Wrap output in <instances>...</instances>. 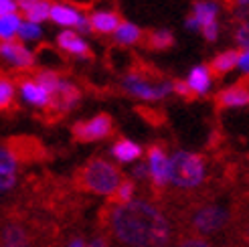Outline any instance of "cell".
Listing matches in <instances>:
<instances>
[{"label": "cell", "instance_id": "6da1fadb", "mask_svg": "<svg viewBox=\"0 0 249 247\" xmlns=\"http://www.w3.org/2000/svg\"><path fill=\"white\" fill-rule=\"evenodd\" d=\"M107 223L111 235L124 247H166L172 237L166 215L142 199L114 205L107 213Z\"/></svg>", "mask_w": 249, "mask_h": 247}, {"label": "cell", "instance_id": "3957f363", "mask_svg": "<svg viewBox=\"0 0 249 247\" xmlns=\"http://www.w3.org/2000/svg\"><path fill=\"white\" fill-rule=\"evenodd\" d=\"M205 180V160L195 152L177 150L170 156V182L178 189H195Z\"/></svg>", "mask_w": 249, "mask_h": 247}, {"label": "cell", "instance_id": "30bf717a", "mask_svg": "<svg viewBox=\"0 0 249 247\" xmlns=\"http://www.w3.org/2000/svg\"><path fill=\"white\" fill-rule=\"evenodd\" d=\"M17 162H18L17 154L10 150L8 144H4L2 150H0V189H2V193H6V191H10L12 187H15V182H17Z\"/></svg>", "mask_w": 249, "mask_h": 247}, {"label": "cell", "instance_id": "8fae6325", "mask_svg": "<svg viewBox=\"0 0 249 247\" xmlns=\"http://www.w3.org/2000/svg\"><path fill=\"white\" fill-rule=\"evenodd\" d=\"M57 47L61 49V51H65L69 55H75V57H87L89 55V47H87V43L71 29H65V31H61L57 35Z\"/></svg>", "mask_w": 249, "mask_h": 247}, {"label": "cell", "instance_id": "7402d4cb", "mask_svg": "<svg viewBox=\"0 0 249 247\" xmlns=\"http://www.w3.org/2000/svg\"><path fill=\"white\" fill-rule=\"evenodd\" d=\"M114 39L120 45H134L142 39V31H140V27H136L134 22H122L118 31L114 33Z\"/></svg>", "mask_w": 249, "mask_h": 247}, {"label": "cell", "instance_id": "f546056e", "mask_svg": "<svg viewBox=\"0 0 249 247\" xmlns=\"http://www.w3.org/2000/svg\"><path fill=\"white\" fill-rule=\"evenodd\" d=\"M132 176L138 178V180L150 178V170H148V164H136V166L132 168Z\"/></svg>", "mask_w": 249, "mask_h": 247}, {"label": "cell", "instance_id": "7c38bea8", "mask_svg": "<svg viewBox=\"0 0 249 247\" xmlns=\"http://www.w3.org/2000/svg\"><path fill=\"white\" fill-rule=\"evenodd\" d=\"M217 104L221 107H243L249 104V88L245 83L231 85L217 95Z\"/></svg>", "mask_w": 249, "mask_h": 247}, {"label": "cell", "instance_id": "d590c367", "mask_svg": "<svg viewBox=\"0 0 249 247\" xmlns=\"http://www.w3.org/2000/svg\"><path fill=\"white\" fill-rule=\"evenodd\" d=\"M87 247H107V243L102 237H95V239H91L89 243H87Z\"/></svg>", "mask_w": 249, "mask_h": 247}, {"label": "cell", "instance_id": "cb8c5ba5", "mask_svg": "<svg viewBox=\"0 0 249 247\" xmlns=\"http://www.w3.org/2000/svg\"><path fill=\"white\" fill-rule=\"evenodd\" d=\"M174 43L172 39V33L170 31H156L148 35V45L152 49H168Z\"/></svg>", "mask_w": 249, "mask_h": 247}, {"label": "cell", "instance_id": "f35d334b", "mask_svg": "<svg viewBox=\"0 0 249 247\" xmlns=\"http://www.w3.org/2000/svg\"><path fill=\"white\" fill-rule=\"evenodd\" d=\"M247 239H249V229H247Z\"/></svg>", "mask_w": 249, "mask_h": 247}, {"label": "cell", "instance_id": "e0dca14e", "mask_svg": "<svg viewBox=\"0 0 249 247\" xmlns=\"http://www.w3.org/2000/svg\"><path fill=\"white\" fill-rule=\"evenodd\" d=\"M111 154H114L118 162H134V160H138L142 156V148L132 140L122 138L111 146Z\"/></svg>", "mask_w": 249, "mask_h": 247}, {"label": "cell", "instance_id": "9c48e42d", "mask_svg": "<svg viewBox=\"0 0 249 247\" xmlns=\"http://www.w3.org/2000/svg\"><path fill=\"white\" fill-rule=\"evenodd\" d=\"M18 91H20V97L27 104L35 106V107H41V109H47V107H53V95L49 93L43 85H39L35 79H24L20 81L18 85Z\"/></svg>", "mask_w": 249, "mask_h": 247}, {"label": "cell", "instance_id": "d6a6232c", "mask_svg": "<svg viewBox=\"0 0 249 247\" xmlns=\"http://www.w3.org/2000/svg\"><path fill=\"white\" fill-rule=\"evenodd\" d=\"M237 67L245 73V75H249V49H243V51L239 53V63Z\"/></svg>", "mask_w": 249, "mask_h": 247}, {"label": "cell", "instance_id": "52a82bcc", "mask_svg": "<svg viewBox=\"0 0 249 247\" xmlns=\"http://www.w3.org/2000/svg\"><path fill=\"white\" fill-rule=\"evenodd\" d=\"M148 170L154 187H164L166 182H170V158L160 146L148 148Z\"/></svg>", "mask_w": 249, "mask_h": 247}, {"label": "cell", "instance_id": "7a4b0ae2", "mask_svg": "<svg viewBox=\"0 0 249 247\" xmlns=\"http://www.w3.org/2000/svg\"><path fill=\"white\" fill-rule=\"evenodd\" d=\"M77 180H79L81 189L89 191L93 194H102V196L116 194V191L120 189V184L124 182L120 170L111 162L104 160V158L89 160V162L79 170Z\"/></svg>", "mask_w": 249, "mask_h": 247}, {"label": "cell", "instance_id": "f1b7e54d", "mask_svg": "<svg viewBox=\"0 0 249 247\" xmlns=\"http://www.w3.org/2000/svg\"><path fill=\"white\" fill-rule=\"evenodd\" d=\"M17 10H18V2H17V0H0V17L17 15Z\"/></svg>", "mask_w": 249, "mask_h": 247}, {"label": "cell", "instance_id": "277c9868", "mask_svg": "<svg viewBox=\"0 0 249 247\" xmlns=\"http://www.w3.org/2000/svg\"><path fill=\"white\" fill-rule=\"evenodd\" d=\"M124 89L128 93H132L134 97L138 100H144V102H156V100H162L166 97L170 91H174V83H168V81H150L148 77L140 75V73H128L126 77L122 81Z\"/></svg>", "mask_w": 249, "mask_h": 247}, {"label": "cell", "instance_id": "ba28073f", "mask_svg": "<svg viewBox=\"0 0 249 247\" xmlns=\"http://www.w3.org/2000/svg\"><path fill=\"white\" fill-rule=\"evenodd\" d=\"M0 55H2L4 61H8V63L12 67H17V69H29V67L35 65L33 51L18 41H4L2 45H0Z\"/></svg>", "mask_w": 249, "mask_h": 247}, {"label": "cell", "instance_id": "74e56055", "mask_svg": "<svg viewBox=\"0 0 249 247\" xmlns=\"http://www.w3.org/2000/svg\"><path fill=\"white\" fill-rule=\"evenodd\" d=\"M239 4H249V0H237Z\"/></svg>", "mask_w": 249, "mask_h": 247}, {"label": "cell", "instance_id": "83f0119b", "mask_svg": "<svg viewBox=\"0 0 249 247\" xmlns=\"http://www.w3.org/2000/svg\"><path fill=\"white\" fill-rule=\"evenodd\" d=\"M235 41H237L239 47L243 49H249V20L243 22L241 27L237 29V33H235Z\"/></svg>", "mask_w": 249, "mask_h": 247}, {"label": "cell", "instance_id": "44dd1931", "mask_svg": "<svg viewBox=\"0 0 249 247\" xmlns=\"http://www.w3.org/2000/svg\"><path fill=\"white\" fill-rule=\"evenodd\" d=\"M22 27V20L18 15H6L0 17V39L4 41H15V36H18Z\"/></svg>", "mask_w": 249, "mask_h": 247}, {"label": "cell", "instance_id": "4dcf8cb0", "mask_svg": "<svg viewBox=\"0 0 249 247\" xmlns=\"http://www.w3.org/2000/svg\"><path fill=\"white\" fill-rule=\"evenodd\" d=\"M203 36L207 41H217V36H219V24L215 22V24H209V27H205L203 31Z\"/></svg>", "mask_w": 249, "mask_h": 247}, {"label": "cell", "instance_id": "ab89813d", "mask_svg": "<svg viewBox=\"0 0 249 247\" xmlns=\"http://www.w3.org/2000/svg\"><path fill=\"white\" fill-rule=\"evenodd\" d=\"M2 247H8V245H2Z\"/></svg>", "mask_w": 249, "mask_h": 247}, {"label": "cell", "instance_id": "836d02e7", "mask_svg": "<svg viewBox=\"0 0 249 247\" xmlns=\"http://www.w3.org/2000/svg\"><path fill=\"white\" fill-rule=\"evenodd\" d=\"M178 247H211L205 239H198V237H191V239H184Z\"/></svg>", "mask_w": 249, "mask_h": 247}, {"label": "cell", "instance_id": "2e32d148", "mask_svg": "<svg viewBox=\"0 0 249 247\" xmlns=\"http://www.w3.org/2000/svg\"><path fill=\"white\" fill-rule=\"evenodd\" d=\"M217 15H219V6L215 2H209V0H198L193 6V18L196 20V24L201 27V31L209 24L217 22Z\"/></svg>", "mask_w": 249, "mask_h": 247}, {"label": "cell", "instance_id": "603a6c76", "mask_svg": "<svg viewBox=\"0 0 249 247\" xmlns=\"http://www.w3.org/2000/svg\"><path fill=\"white\" fill-rule=\"evenodd\" d=\"M51 10H53V4L49 2V0H39V2L33 4L27 12H24V17H27V20H29V22L41 24L43 20L51 18Z\"/></svg>", "mask_w": 249, "mask_h": 247}, {"label": "cell", "instance_id": "9a60e30c", "mask_svg": "<svg viewBox=\"0 0 249 247\" xmlns=\"http://www.w3.org/2000/svg\"><path fill=\"white\" fill-rule=\"evenodd\" d=\"M186 83L193 93L196 95H203L211 89V83H213V73H211L209 67L205 65H196L189 71V77H186Z\"/></svg>", "mask_w": 249, "mask_h": 247}, {"label": "cell", "instance_id": "484cf974", "mask_svg": "<svg viewBox=\"0 0 249 247\" xmlns=\"http://www.w3.org/2000/svg\"><path fill=\"white\" fill-rule=\"evenodd\" d=\"M134 182L132 180H124L120 184V189L116 191L114 194V203L116 205H126V203H132L134 201Z\"/></svg>", "mask_w": 249, "mask_h": 247}, {"label": "cell", "instance_id": "4fadbf2b", "mask_svg": "<svg viewBox=\"0 0 249 247\" xmlns=\"http://www.w3.org/2000/svg\"><path fill=\"white\" fill-rule=\"evenodd\" d=\"M83 18H85V15H81L77 8H73V6H69V4H53L51 20L57 22V24H61V27L75 31Z\"/></svg>", "mask_w": 249, "mask_h": 247}, {"label": "cell", "instance_id": "e575fe53", "mask_svg": "<svg viewBox=\"0 0 249 247\" xmlns=\"http://www.w3.org/2000/svg\"><path fill=\"white\" fill-rule=\"evenodd\" d=\"M17 2H18V8H22V12H27L33 4L39 2V0H17Z\"/></svg>", "mask_w": 249, "mask_h": 247}, {"label": "cell", "instance_id": "ffe728a7", "mask_svg": "<svg viewBox=\"0 0 249 247\" xmlns=\"http://www.w3.org/2000/svg\"><path fill=\"white\" fill-rule=\"evenodd\" d=\"M35 81L39 83V85H43V88L51 93V95H55L61 88H63V83H65V79L59 75L57 71H51V69H43V71H39L35 75Z\"/></svg>", "mask_w": 249, "mask_h": 247}, {"label": "cell", "instance_id": "1f68e13d", "mask_svg": "<svg viewBox=\"0 0 249 247\" xmlns=\"http://www.w3.org/2000/svg\"><path fill=\"white\" fill-rule=\"evenodd\" d=\"M174 83V91H177L178 95H182V97H191L193 95V91H191V88H189V83L186 81H172Z\"/></svg>", "mask_w": 249, "mask_h": 247}, {"label": "cell", "instance_id": "5bb4252c", "mask_svg": "<svg viewBox=\"0 0 249 247\" xmlns=\"http://www.w3.org/2000/svg\"><path fill=\"white\" fill-rule=\"evenodd\" d=\"M89 22H91V31L99 33V35H114L120 27V17L116 15V12L111 10H95L91 12L89 17Z\"/></svg>", "mask_w": 249, "mask_h": 247}, {"label": "cell", "instance_id": "8d00e7d4", "mask_svg": "<svg viewBox=\"0 0 249 247\" xmlns=\"http://www.w3.org/2000/svg\"><path fill=\"white\" fill-rule=\"evenodd\" d=\"M67 247H87V245H85V241H83L81 237H73V239L67 243Z\"/></svg>", "mask_w": 249, "mask_h": 247}, {"label": "cell", "instance_id": "ac0fdd59", "mask_svg": "<svg viewBox=\"0 0 249 247\" xmlns=\"http://www.w3.org/2000/svg\"><path fill=\"white\" fill-rule=\"evenodd\" d=\"M237 63H239V53L235 51H223V53H219L213 61H211V73L213 75H225V73H229V71H233L235 67H237Z\"/></svg>", "mask_w": 249, "mask_h": 247}, {"label": "cell", "instance_id": "d6986e66", "mask_svg": "<svg viewBox=\"0 0 249 247\" xmlns=\"http://www.w3.org/2000/svg\"><path fill=\"white\" fill-rule=\"evenodd\" d=\"M2 245L8 247H29V235L24 233V229L17 223H8L2 229Z\"/></svg>", "mask_w": 249, "mask_h": 247}, {"label": "cell", "instance_id": "4316f807", "mask_svg": "<svg viewBox=\"0 0 249 247\" xmlns=\"http://www.w3.org/2000/svg\"><path fill=\"white\" fill-rule=\"evenodd\" d=\"M18 36H20V41H41V36H43L41 24H35V22L24 20L22 27H20Z\"/></svg>", "mask_w": 249, "mask_h": 247}, {"label": "cell", "instance_id": "d4e9b609", "mask_svg": "<svg viewBox=\"0 0 249 247\" xmlns=\"http://www.w3.org/2000/svg\"><path fill=\"white\" fill-rule=\"evenodd\" d=\"M12 100H15V85L8 77L0 79V107L8 109L12 106Z\"/></svg>", "mask_w": 249, "mask_h": 247}, {"label": "cell", "instance_id": "8992f818", "mask_svg": "<svg viewBox=\"0 0 249 247\" xmlns=\"http://www.w3.org/2000/svg\"><path fill=\"white\" fill-rule=\"evenodd\" d=\"M229 221V213L227 209H223L219 205H209L203 207L193 215V227L196 233L201 235H209V233H215L219 229H223Z\"/></svg>", "mask_w": 249, "mask_h": 247}, {"label": "cell", "instance_id": "5b68a950", "mask_svg": "<svg viewBox=\"0 0 249 247\" xmlns=\"http://www.w3.org/2000/svg\"><path fill=\"white\" fill-rule=\"evenodd\" d=\"M111 130H114L111 118L107 114H97L91 120L77 122L75 126H73V136H75V140H79V142H95V140L107 138Z\"/></svg>", "mask_w": 249, "mask_h": 247}]
</instances>
